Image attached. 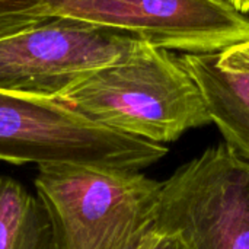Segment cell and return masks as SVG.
Returning <instances> with one entry per match:
<instances>
[{"label":"cell","instance_id":"6da1fadb","mask_svg":"<svg viewBox=\"0 0 249 249\" xmlns=\"http://www.w3.org/2000/svg\"><path fill=\"white\" fill-rule=\"evenodd\" d=\"M57 101L95 123L158 144L212 123L179 57L149 42L127 60L85 76Z\"/></svg>","mask_w":249,"mask_h":249},{"label":"cell","instance_id":"30bf717a","mask_svg":"<svg viewBox=\"0 0 249 249\" xmlns=\"http://www.w3.org/2000/svg\"><path fill=\"white\" fill-rule=\"evenodd\" d=\"M217 60L223 67L249 71V38L217 53Z\"/></svg>","mask_w":249,"mask_h":249},{"label":"cell","instance_id":"52a82bcc","mask_svg":"<svg viewBox=\"0 0 249 249\" xmlns=\"http://www.w3.org/2000/svg\"><path fill=\"white\" fill-rule=\"evenodd\" d=\"M225 143L249 160V71L219 64L217 53L179 55Z\"/></svg>","mask_w":249,"mask_h":249},{"label":"cell","instance_id":"5b68a950","mask_svg":"<svg viewBox=\"0 0 249 249\" xmlns=\"http://www.w3.org/2000/svg\"><path fill=\"white\" fill-rule=\"evenodd\" d=\"M144 42L85 20L42 19L0 38V90L57 99L85 76L127 60Z\"/></svg>","mask_w":249,"mask_h":249},{"label":"cell","instance_id":"277c9868","mask_svg":"<svg viewBox=\"0 0 249 249\" xmlns=\"http://www.w3.org/2000/svg\"><path fill=\"white\" fill-rule=\"evenodd\" d=\"M166 153L163 144L95 123L57 99L0 90V160L142 171Z\"/></svg>","mask_w":249,"mask_h":249},{"label":"cell","instance_id":"8992f818","mask_svg":"<svg viewBox=\"0 0 249 249\" xmlns=\"http://www.w3.org/2000/svg\"><path fill=\"white\" fill-rule=\"evenodd\" d=\"M155 229L191 249H249V160L220 143L181 165L162 182Z\"/></svg>","mask_w":249,"mask_h":249},{"label":"cell","instance_id":"9c48e42d","mask_svg":"<svg viewBox=\"0 0 249 249\" xmlns=\"http://www.w3.org/2000/svg\"><path fill=\"white\" fill-rule=\"evenodd\" d=\"M137 249H191V247L177 232L153 229Z\"/></svg>","mask_w":249,"mask_h":249},{"label":"cell","instance_id":"7c38bea8","mask_svg":"<svg viewBox=\"0 0 249 249\" xmlns=\"http://www.w3.org/2000/svg\"><path fill=\"white\" fill-rule=\"evenodd\" d=\"M233 6H235V9L239 12V13H242V15H249V0H232L231 1Z\"/></svg>","mask_w":249,"mask_h":249},{"label":"cell","instance_id":"4fadbf2b","mask_svg":"<svg viewBox=\"0 0 249 249\" xmlns=\"http://www.w3.org/2000/svg\"><path fill=\"white\" fill-rule=\"evenodd\" d=\"M229 1H232V0H229Z\"/></svg>","mask_w":249,"mask_h":249},{"label":"cell","instance_id":"3957f363","mask_svg":"<svg viewBox=\"0 0 249 249\" xmlns=\"http://www.w3.org/2000/svg\"><path fill=\"white\" fill-rule=\"evenodd\" d=\"M0 15L85 20L191 54L220 53L249 38V18L229 0H0Z\"/></svg>","mask_w":249,"mask_h":249},{"label":"cell","instance_id":"8fae6325","mask_svg":"<svg viewBox=\"0 0 249 249\" xmlns=\"http://www.w3.org/2000/svg\"><path fill=\"white\" fill-rule=\"evenodd\" d=\"M42 19L29 18V16H18V15H0V38L13 35L19 31H23Z\"/></svg>","mask_w":249,"mask_h":249},{"label":"cell","instance_id":"ba28073f","mask_svg":"<svg viewBox=\"0 0 249 249\" xmlns=\"http://www.w3.org/2000/svg\"><path fill=\"white\" fill-rule=\"evenodd\" d=\"M51 225L42 201L0 175V249H48Z\"/></svg>","mask_w":249,"mask_h":249},{"label":"cell","instance_id":"7a4b0ae2","mask_svg":"<svg viewBox=\"0 0 249 249\" xmlns=\"http://www.w3.org/2000/svg\"><path fill=\"white\" fill-rule=\"evenodd\" d=\"M34 184L51 225L48 249H137L155 229L162 182L140 171L42 163Z\"/></svg>","mask_w":249,"mask_h":249}]
</instances>
